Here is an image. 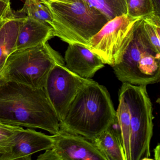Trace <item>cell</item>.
Returning a JSON list of instances; mask_svg holds the SVG:
<instances>
[{
	"label": "cell",
	"instance_id": "6da1fadb",
	"mask_svg": "<svg viewBox=\"0 0 160 160\" xmlns=\"http://www.w3.org/2000/svg\"><path fill=\"white\" fill-rule=\"evenodd\" d=\"M0 122L53 135L60 131L59 120L44 89L13 81L0 85Z\"/></svg>",
	"mask_w": 160,
	"mask_h": 160
},
{
	"label": "cell",
	"instance_id": "7a4b0ae2",
	"mask_svg": "<svg viewBox=\"0 0 160 160\" xmlns=\"http://www.w3.org/2000/svg\"><path fill=\"white\" fill-rule=\"evenodd\" d=\"M116 116L110 94L104 86L91 79L78 92L60 130L92 141L110 126Z\"/></svg>",
	"mask_w": 160,
	"mask_h": 160
},
{
	"label": "cell",
	"instance_id": "3957f363",
	"mask_svg": "<svg viewBox=\"0 0 160 160\" xmlns=\"http://www.w3.org/2000/svg\"><path fill=\"white\" fill-rule=\"evenodd\" d=\"M52 14L54 37L68 44L87 47L92 37L108 21L82 0H42Z\"/></svg>",
	"mask_w": 160,
	"mask_h": 160
},
{
	"label": "cell",
	"instance_id": "277c9868",
	"mask_svg": "<svg viewBox=\"0 0 160 160\" xmlns=\"http://www.w3.org/2000/svg\"><path fill=\"white\" fill-rule=\"evenodd\" d=\"M57 64H65L64 58L46 42L11 53L1 73L6 81L43 88L48 73Z\"/></svg>",
	"mask_w": 160,
	"mask_h": 160
},
{
	"label": "cell",
	"instance_id": "5b68a950",
	"mask_svg": "<svg viewBox=\"0 0 160 160\" xmlns=\"http://www.w3.org/2000/svg\"><path fill=\"white\" fill-rule=\"evenodd\" d=\"M141 20L120 60L112 67L122 83L147 86L160 81V54L154 52L149 44L141 29Z\"/></svg>",
	"mask_w": 160,
	"mask_h": 160
},
{
	"label": "cell",
	"instance_id": "8992f818",
	"mask_svg": "<svg viewBox=\"0 0 160 160\" xmlns=\"http://www.w3.org/2000/svg\"><path fill=\"white\" fill-rule=\"evenodd\" d=\"M119 93L125 99L130 112L129 160H150L153 116L147 86L123 83Z\"/></svg>",
	"mask_w": 160,
	"mask_h": 160
},
{
	"label": "cell",
	"instance_id": "52a82bcc",
	"mask_svg": "<svg viewBox=\"0 0 160 160\" xmlns=\"http://www.w3.org/2000/svg\"><path fill=\"white\" fill-rule=\"evenodd\" d=\"M141 18L124 14L108 20L92 37L87 47L97 55L104 64L113 66L120 60Z\"/></svg>",
	"mask_w": 160,
	"mask_h": 160
},
{
	"label": "cell",
	"instance_id": "ba28073f",
	"mask_svg": "<svg viewBox=\"0 0 160 160\" xmlns=\"http://www.w3.org/2000/svg\"><path fill=\"white\" fill-rule=\"evenodd\" d=\"M91 79L78 76L68 70L65 64H56L51 69L43 89L60 122L79 90Z\"/></svg>",
	"mask_w": 160,
	"mask_h": 160
},
{
	"label": "cell",
	"instance_id": "9c48e42d",
	"mask_svg": "<svg viewBox=\"0 0 160 160\" xmlns=\"http://www.w3.org/2000/svg\"><path fill=\"white\" fill-rule=\"evenodd\" d=\"M53 135V147L37 160H107L92 141L79 135L60 130Z\"/></svg>",
	"mask_w": 160,
	"mask_h": 160
},
{
	"label": "cell",
	"instance_id": "30bf717a",
	"mask_svg": "<svg viewBox=\"0 0 160 160\" xmlns=\"http://www.w3.org/2000/svg\"><path fill=\"white\" fill-rule=\"evenodd\" d=\"M53 135L22 128L0 144V160H31L32 154L51 148Z\"/></svg>",
	"mask_w": 160,
	"mask_h": 160
},
{
	"label": "cell",
	"instance_id": "8fae6325",
	"mask_svg": "<svg viewBox=\"0 0 160 160\" xmlns=\"http://www.w3.org/2000/svg\"><path fill=\"white\" fill-rule=\"evenodd\" d=\"M65 66L82 78L90 79L104 67L100 58L83 45L69 44L64 56Z\"/></svg>",
	"mask_w": 160,
	"mask_h": 160
},
{
	"label": "cell",
	"instance_id": "7c38bea8",
	"mask_svg": "<svg viewBox=\"0 0 160 160\" xmlns=\"http://www.w3.org/2000/svg\"><path fill=\"white\" fill-rule=\"evenodd\" d=\"M54 37L53 28L49 24L39 22L28 16L19 18L16 50L36 46L46 42Z\"/></svg>",
	"mask_w": 160,
	"mask_h": 160
},
{
	"label": "cell",
	"instance_id": "4fadbf2b",
	"mask_svg": "<svg viewBox=\"0 0 160 160\" xmlns=\"http://www.w3.org/2000/svg\"><path fill=\"white\" fill-rule=\"evenodd\" d=\"M19 18L13 14L7 17L0 27V73L9 55L16 50Z\"/></svg>",
	"mask_w": 160,
	"mask_h": 160
},
{
	"label": "cell",
	"instance_id": "5bb4252c",
	"mask_svg": "<svg viewBox=\"0 0 160 160\" xmlns=\"http://www.w3.org/2000/svg\"><path fill=\"white\" fill-rule=\"evenodd\" d=\"M92 142L107 160H126L121 139L109 128L100 134Z\"/></svg>",
	"mask_w": 160,
	"mask_h": 160
},
{
	"label": "cell",
	"instance_id": "9a60e30c",
	"mask_svg": "<svg viewBox=\"0 0 160 160\" xmlns=\"http://www.w3.org/2000/svg\"><path fill=\"white\" fill-rule=\"evenodd\" d=\"M121 130L122 142L125 152L126 160H129L130 150V114L129 108L123 96L119 93V104L116 110Z\"/></svg>",
	"mask_w": 160,
	"mask_h": 160
},
{
	"label": "cell",
	"instance_id": "2e32d148",
	"mask_svg": "<svg viewBox=\"0 0 160 160\" xmlns=\"http://www.w3.org/2000/svg\"><path fill=\"white\" fill-rule=\"evenodd\" d=\"M140 26L152 49L160 54V17L153 13L142 18Z\"/></svg>",
	"mask_w": 160,
	"mask_h": 160
},
{
	"label": "cell",
	"instance_id": "e0dca14e",
	"mask_svg": "<svg viewBox=\"0 0 160 160\" xmlns=\"http://www.w3.org/2000/svg\"><path fill=\"white\" fill-rule=\"evenodd\" d=\"M101 12L108 20L127 14L125 0H82Z\"/></svg>",
	"mask_w": 160,
	"mask_h": 160
},
{
	"label": "cell",
	"instance_id": "ac0fdd59",
	"mask_svg": "<svg viewBox=\"0 0 160 160\" xmlns=\"http://www.w3.org/2000/svg\"><path fill=\"white\" fill-rule=\"evenodd\" d=\"M19 12L26 14L36 21L51 26L53 17L49 8L42 0H26L25 4Z\"/></svg>",
	"mask_w": 160,
	"mask_h": 160
},
{
	"label": "cell",
	"instance_id": "d6986e66",
	"mask_svg": "<svg viewBox=\"0 0 160 160\" xmlns=\"http://www.w3.org/2000/svg\"><path fill=\"white\" fill-rule=\"evenodd\" d=\"M127 14L134 18H142L153 13L151 0H125Z\"/></svg>",
	"mask_w": 160,
	"mask_h": 160
},
{
	"label": "cell",
	"instance_id": "ffe728a7",
	"mask_svg": "<svg viewBox=\"0 0 160 160\" xmlns=\"http://www.w3.org/2000/svg\"><path fill=\"white\" fill-rule=\"evenodd\" d=\"M23 127L10 125L0 122V144L4 142Z\"/></svg>",
	"mask_w": 160,
	"mask_h": 160
},
{
	"label": "cell",
	"instance_id": "44dd1931",
	"mask_svg": "<svg viewBox=\"0 0 160 160\" xmlns=\"http://www.w3.org/2000/svg\"><path fill=\"white\" fill-rule=\"evenodd\" d=\"M10 1L0 0V18L12 14Z\"/></svg>",
	"mask_w": 160,
	"mask_h": 160
},
{
	"label": "cell",
	"instance_id": "7402d4cb",
	"mask_svg": "<svg viewBox=\"0 0 160 160\" xmlns=\"http://www.w3.org/2000/svg\"><path fill=\"white\" fill-rule=\"evenodd\" d=\"M153 13L160 17V0H151Z\"/></svg>",
	"mask_w": 160,
	"mask_h": 160
},
{
	"label": "cell",
	"instance_id": "603a6c76",
	"mask_svg": "<svg viewBox=\"0 0 160 160\" xmlns=\"http://www.w3.org/2000/svg\"><path fill=\"white\" fill-rule=\"evenodd\" d=\"M160 145L158 144L156 148H154V159L156 160H160Z\"/></svg>",
	"mask_w": 160,
	"mask_h": 160
},
{
	"label": "cell",
	"instance_id": "cb8c5ba5",
	"mask_svg": "<svg viewBox=\"0 0 160 160\" xmlns=\"http://www.w3.org/2000/svg\"><path fill=\"white\" fill-rule=\"evenodd\" d=\"M5 81V79H4V78H3L2 74L1 73V72L0 73V85Z\"/></svg>",
	"mask_w": 160,
	"mask_h": 160
},
{
	"label": "cell",
	"instance_id": "d4e9b609",
	"mask_svg": "<svg viewBox=\"0 0 160 160\" xmlns=\"http://www.w3.org/2000/svg\"><path fill=\"white\" fill-rule=\"evenodd\" d=\"M5 18H0V27L1 26L2 24L3 23V22H4V20H5Z\"/></svg>",
	"mask_w": 160,
	"mask_h": 160
},
{
	"label": "cell",
	"instance_id": "484cf974",
	"mask_svg": "<svg viewBox=\"0 0 160 160\" xmlns=\"http://www.w3.org/2000/svg\"><path fill=\"white\" fill-rule=\"evenodd\" d=\"M3 1H7V2L10 1V0H3Z\"/></svg>",
	"mask_w": 160,
	"mask_h": 160
}]
</instances>
